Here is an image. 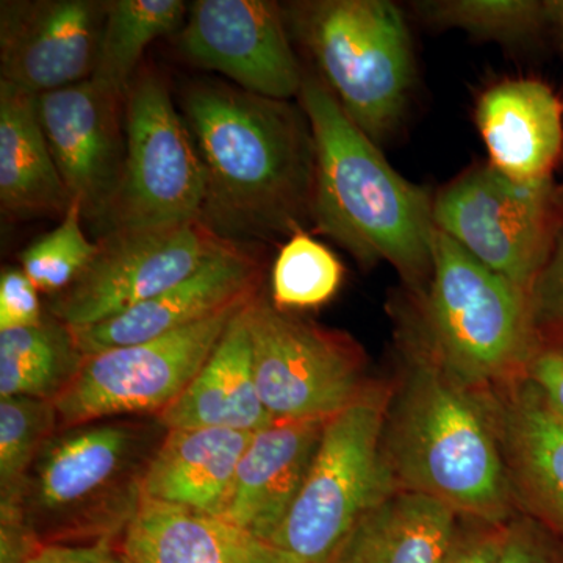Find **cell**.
<instances>
[{
  "label": "cell",
  "instance_id": "18",
  "mask_svg": "<svg viewBox=\"0 0 563 563\" xmlns=\"http://www.w3.org/2000/svg\"><path fill=\"white\" fill-rule=\"evenodd\" d=\"M328 421H276L255 432L220 518L268 543L301 490Z\"/></svg>",
  "mask_w": 563,
  "mask_h": 563
},
{
  "label": "cell",
  "instance_id": "13",
  "mask_svg": "<svg viewBox=\"0 0 563 563\" xmlns=\"http://www.w3.org/2000/svg\"><path fill=\"white\" fill-rule=\"evenodd\" d=\"M285 9L269 0H196L177 32V51L236 87L277 99L299 98L303 73Z\"/></svg>",
  "mask_w": 563,
  "mask_h": 563
},
{
  "label": "cell",
  "instance_id": "28",
  "mask_svg": "<svg viewBox=\"0 0 563 563\" xmlns=\"http://www.w3.org/2000/svg\"><path fill=\"white\" fill-rule=\"evenodd\" d=\"M412 7L432 27L459 29L499 44L526 43L547 31L544 0H422Z\"/></svg>",
  "mask_w": 563,
  "mask_h": 563
},
{
  "label": "cell",
  "instance_id": "26",
  "mask_svg": "<svg viewBox=\"0 0 563 563\" xmlns=\"http://www.w3.org/2000/svg\"><path fill=\"white\" fill-rule=\"evenodd\" d=\"M187 13L181 0H109L91 80L128 98L146 47L179 32Z\"/></svg>",
  "mask_w": 563,
  "mask_h": 563
},
{
  "label": "cell",
  "instance_id": "30",
  "mask_svg": "<svg viewBox=\"0 0 563 563\" xmlns=\"http://www.w3.org/2000/svg\"><path fill=\"white\" fill-rule=\"evenodd\" d=\"M98 252L84 231V213L77 199H70L60 224L22 251V272L31 277L40 292L51 296L65 291L90 265Z\"/></svg>",
  "mask_w": 563,
  "mask_h": 563
},
{
  "label": "cell",
  "instance_id": "37",
  "mask_svg": "<svg viewBox=\"0 0 563 563\" xmlns=\"http://www.w3.org/2000/svg\"><path fill=\"white\" fill-rule=\"evenodd\" d=\"M544 21L563 52V0H544Z\"/></svg>",
  "mask_w": 563,
  "mask_h": 563
},
{
  "label": "cell",
  "instance_id": "6",
  "mask_svg": "<svg viewBox=\"0 0 563 563\" xmlns=\"http://www.w3.org/2000/svg\"><path fill=\"white\" fill-rule=\"evenodd\" d=\"M284 9L344 113L376 144L391 136L417 74L401 9L388 0H310Z\"/></svg>",
  "mask_w": 563,
  "mask_h": 563
},
{
  "label": "cell",
  "instance_id": "14",
  "mask_svg": "<svg viewBox=\"0 0 563 563\" xmlns=\"http://www.w3.org/2000/svg\"><path fill=\"white\" fill-rule=\"evenodd\" d=\"M106 11L102 0H2V80L36 96L90 80Z\"/></svg>",
  "mask_w": 563,
  "mask_h": 563
},
{
  "label": "cell",
  "instance_id": "32",
  "mask_svg": "<svg viewBox=\"0 0 563 563\" xmlns=\"http://www.w3.org/2000/svg\"><path fill=\"white\" fill-rule=\"evenodd\" d=\"M496 563H563V550L542 523L531 517H514L504 526Z\"/></svg>",
  "mask_w": 563,
  "mask_h": 563
},
{
  "label": "cell",
  "instance_id": "15",
  "mask_svg": "<svg viewBox=\"0 0 563 563\" xmlns=\"http://www.w3.org/2000/svg\"><path fill=\"white\" fill-rule=\"evenodd\" d=\"M41 128L70 199L95 225L120 184L125 158V99L95 80L38 96Z\"/></svg>",
  "mask_w": 563,
  "mask_h": 563
},
{
  "label": "cell",
  "instance_id": "8",
  "mask_svg": "<svg viewBox=\"0 0 563 563\" xmlns=\"http://www.w3.org/2000/svg\"><path fill=\"white\" fill-rule=\"evenodd\" d=\"M203 169L195 141L165 80L140 70L125 98V158L96 239L201 217Z\"/></svg>",
  "mask_w": 563,
  "mask_h": 563
},
{
  "label": "cell",
  "instance_id": "29",
  "mask_svg": "<svg viewBox=\"0 0 563 563\" xmlns=\"http://www.w3.org/2000/svg\"><path fill=\"white\" fill-rule=\"evenodd\" d=\"M342 262L309 232L296 231L280 247L272 272V302L277 309H320L342 287Z\"/></svg>",
  "mask_w": 563,
  "mask_h": 563
},
{
  "label": "cell",
  "instance_id": "23",
  "mask_svg": "<svg viewBox=\"0 0 563 563\" xmlns=\"http://www.w3.org/2000/svg\"><path fill=\"white\" fill-rule=\"evenodd\" d=\"M117 548L125 563H272L239 526L144 496Z\"/></svg>",
  "mask_w": 563,
  "mask_h": 563
},
{
  "label": "cell",
  "instance_id": "25",
  "mask_svg": "<svg viewBox=\"0 0 563 563\" xmlns=\"http://www.w3.org/2000/svg\"><path fill=\"white\" fill-rule=\"evenodd\" d=\"M84 361L69 325L49 313L31 328L0 331V399L22 396L55 402Z\"/></svg>",
  "mask_w": 563,
  "mask_h": 563
},
{
  "label": "cell",
  "instance_id": "17",
  "mask_svg": "<svg viewBox=\"0 0 563 563\" xmlns=\"http://www.w3.org/2000/svg\"><path fill=\"white\" fill-rule=\"evenodd\" d=\"M474 120L496 172L517 184L553 180L563 157V106L550 85L496 81L477 98Z\"/></svg>",
  "mask_w": 563,
  "mask_h": 563
},
{
  "label": "cell",
  "instance_id": "24",
  "mask_svg": "<svg viewBox=\"0 0 563 563\" xmlns=\"http://www.w3.org/2000/svg\"><path fill=\"white\" fill-rule=\"evenodd\" d=\"M461 525L446 504L398 488L363 515L336 563H446Z\"/></svg>",
  "mask_w": 563,
  "mask_h": 563
},
{
  "label": "cell",
  "instance_id": "10",
  "mask_svg": "<svg viewBox=\"0 0 563 563\" xmlns=\"http://www.w3.org/2000/svg\"><path fill=\"white\" fill-rule=\"evenodd\" d=\"M252 298L150 342L85 355L76 379L54 402L60 429L165 412L198 376L233 317Z\"/></svg>",
  "mask_w": 563,
  "mask_h": 563
},
{
  "label": "cell",
  "instance_id": "22",
  "mask_svg": "<svg viewBox=\"0 0 563 563\" xmlns=\"http://www.w3.org/2000/svg\"><path fill=\"white\" fill-rule=\"evenodd\" d=\"M66 190L41 128L38 96L0 80V210L10 220L62 217Z\"/></svg>",
  "mask_w": 563,
  "mask_h": 563
},
{
  "label": "cell",
  "instance_id": "33",
  "mask_svg": "<svg viewBox=\"0 0 563 563\" xmlns=\"http://www.w3.org/2000/svg\"><path fill=\"white\" fill-rule=\"evenodd\" d=\"M46 313L40 290L22 268L7 266L0 274V331L40 324Z\"/></svg>",
  "mask_w": 563,
  "mask_h": 563
},
{
  "label": "cell",
  "instance_id": "27",
  "mask_svg": "<svg viewBox=\"0 0 563 563\" xmlns=\"http://www.w3.org/2000/svg\"><path fill=\"white\" fill-rule=\"evenodd\" d=\"M58 429L54 402L22 396L0 399V512L21 510L29 472Z\"/></svg>",
  "mask_w": 563,
  "mask_h": 563
},
{
  "label": "cell",
  "instance_id": "9",
  "mask_svg": "<svg viewBox=\"0 0 563 563\" xmlns=\"http://www.w3.org/2000/svg\"><path fill=\"white\" fill-rule=\"evenodd\" d=\"M555 185L517 184L483 163L433 196V224L493 273L532 292L563 225Z\"/></svg>",
  "mask_w": 563,
  "mask_h": 563
},
{
  "label": "cell",
  "instance_id": "34",
  "mask_svg": "<svg viewBox=\"0 0 563 563\" xmlns=\"http://www.w3.org/2000/svg\"><path fill=\"white\" fill-rule=\"evenodd\" d=\"M504 525L462 518L461 529L446 563H496L501 551Z\"/></svg>",
  "mask_w": 563,
  "mask_h": 563
},
{
  "label": "cell",
  "instance_id": "1",
  "mask_svg": "<svg viewBox=\"0 0 563 563\" xmlns=\"http://www.w3.org/2000/svg\"><path fill=\"white\" fill-rule=\"evenodd\" d=\"M203 169L201 220L228 242L272 243L313 225L317 155L301 103L220 80L180 96Z\"/></svg>",
  "mask_w": 563,
  "mask_h": 563
},
{
  "label": "cell",
  "instance_id": "35",
  "mask_svg": "<svg viewBox=\"0 0 563 563\" xmlns=\"http://www.w3.org/2000/svg\"><path fill=\"white\" fill-rule=\"evenodd\" d=\"M526 377L536 385L544 401L563 418V351L540 346L529 362Z\"/></svg>",
  "mask_w": 563,
  "mask_h": 563
},
{
  "label": "cell",
  "instance_id": "4",
  "mask_svg": "<svg viewBox=\"0 0 563 563\" xmlns=\"http://www.w3.org/2000/svg\"><path fill=\"white\" fill-rule=\"evenodd\" d=\"M166 432L157 417L109 418L55 432L22 490V517L36 542L118 547Z\"/></svg>",
  "mask_w": 563,
  "mask_h": 563
},
{
  "label": "cell",
  "instance_id": "16",
  "mask_svg": "<svg viewBox=\"0 0 563 563\" xmlns=\"http://www.w3.org/2000/svg\"><path fill=\"white\" fill-rule=\"evenodd\" d=\"M262 279L257 255L233 244L161 295L109 320L70 331L84 355L150 342L252 298L262 290Z\"/></svg>",
  "mask_w": 563,
  "mask_h": 563
},
{
  "label": "cell",
  "instance_id": "11",
  "mask_svg": "<svg viewBox=\"0 0 563 563\" xmlns=\"http://www.w3.org/2000/svg\"><path fill=\"white\" fill-rule=\"evenodd\" d=\"M255 384L274 421L331 420L369 387L357 344L277 309L265 292L246 307Z\"/></svg>",
  "mask_w": 563,
  "mask_h": 563
},
{
  "label": "cell",
  "instance_id": "19",
  "mask_svg": "<svg viewBox=\"0 0 563 563\" xmlns=\"http://www.w3.org/2000/svg\"><path fill=\"white\" fill-rule=\"evenodd\" d=\"M496 428L515 493L544 528L563 533V418L536 385H507Z\"/></svg>",
  "mask_w": 563,
  "mask_h": 563
},
{
  "label": "cell",
  "instance_id": "7",
  "mask_svg": "<svg viewBox=\"0 0 563 563\" xmlns=\"http://www.w3.org/2000/svg\"><path fill=\"white\" fill-rule=\"evenodd\" d=\"M390 393L369 385L325 424L287 517L265 547L272 563H336L363 515L398 490L384 454Z\"/></svg>",
  "mask_w": 563,
  "mask_h": 563
},
{
  "label": "cell",
  "instance_id": "21",
  "mask_svg": "<svg viewBox=\"0 0 563 563\" xmlns=\"http://www.w3.org/2000/svg\"><path fill=\"white\" fill-rule=\"evenodd\" d=\"M247 303L233 317L187 390L158 415L166 429L221 428L254 433L276 422L266 412L255 384Z\"/></svg>",
  "mask_w": 563,
  "mask_h": 563
},
{
  "label": "cell",
  "instance_id": "36",
  "mask_svg": "<svg viewBox=\"0 0 563 563\" xmlns=\"http://www.w3.org/2000/svg\"><path fill=\"white\" fill-rule=\"evenodd\" d=\"M24 563H125L113 544H40Z\"/></svg>",
  "mask_w": 563,
  "mask_h": 563
},
{
  "label": "cell",
  "instance_id": "2",
  "mask_svg": "<svg viewBox=\"0 0 563 563\" xmlns=\"http://www.w3.org/2000/svg\"><path fill=\"white\" fill-rule=\"evenodd\" d=\"M407 369L390 395L384 454L398 488L439 499L466 520H512L515 493L492 398L459 384L417 329L406 335Z\"/></svg>",
  "mask_w": 563,
  "mask_h": 563
},
{
  "label": "cell",
  "instance_id": "12",
  "mask_svg": "<svg viewBox=\"0 0 563 563\" xmlns=\"http://www.w3.org/2000/svg\"><path fill=\"white\" fill-rule=\"evenodd\" d=\"M70 287L47 299V313L69 328L96 324L161 295L235 243L201 220L110 233Z\"/></svg>",
  "mask_w": 563,
  "mask_h": 563
},
{
  "label": "cell",
  "instance_id": "38",
  "mask_svg": "<svg viewBox=\"0 0 563 563\" xmlns=\"http://www.w3.org/2000/svg\"><path fill=\"white\" fill-rule=\"evenodd\" d=\"M555 196H558L559 209H561L563 218V184L555 185Z\"/></svg>",
  "mask_w": 563,
  "mask_h": 563
},
{
  "label": "cell",
  "instance_id": "20",
  "mask_svg": "<svg viewBox=\"0 0 563 563\" xmlns=\"http://www.w3.org/2000/svg\"><path fill=\"white\" fill-rule=\"evenodd\" d=\"M254 433L168 429L144 477V498L221 517Z\"/></svg>",
  "mask_w": 563,
  "mask_h": 563
},
{
  "label": "cell",
  "instance_id": "3",
  "mask_svg": "<svg viewBox=\"0 0 563 563\" xmlns=\"http://www.w3.org/2000/svg\"><path fill=\"white\" fill-rule=\"evenodd\" d=\"M299 103L312 125L313 229L363 266L387 262L421 299L432 276L433 196L391 168L314 74Z\"/></svg>",
  "mask_w": 563,
  "mask_h": 563
},
{
  "label": "cell",
  "instance_id": "5",
  "mask_svg": "<svg viewBox=\"0 0 563 563\" xmlns=\"http://www.w3.org/2000/svg\"><path fill=\"white\" fill-rule=\"evenodd\" d=\"M415 325L435 361L463 387L487 395L526 376L539 350L531 292L437 231L432 276Z\"/></svg>",
  "mask_w": 563,
  "mask_h": 563
},
{
  "label": "cell",
  "instance_id": "31",
  "mask_svg": "<svg viewBox=\"0 0 563 563\" xmlns=\"http://www.w3.org/2000/svg\"><path fill=\"white\" fill-rule=\"evenodd\" d=\"M533 325L542 344L550 339L563 346V225L531 292Z\"/></svg>",
  "mask_w": 563,
  "mask_h": 563
}]
</instances>
